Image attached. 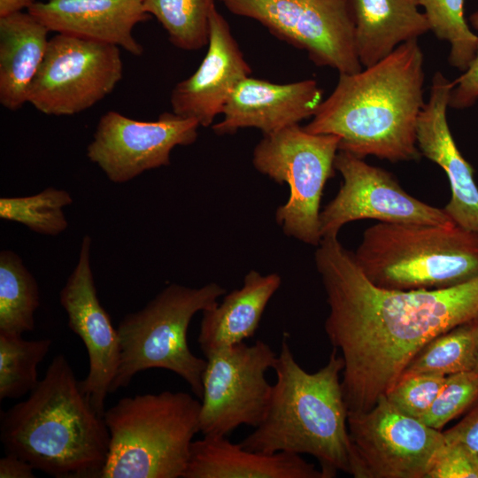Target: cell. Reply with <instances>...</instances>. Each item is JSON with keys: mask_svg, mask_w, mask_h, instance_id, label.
<instances>
[{"mask_svg": "<svg viewBox=\"0 0 478 478\" xmlns=\"http://www.w3.org/2000/svg\"><path fill=\"white\" fill-rule=\"evenodd\" d=\"M255 19L274 35L307 52L319 66L354 73L358 60L346 0H218Z\"/></svg>", "mask_w": 478, "mask_h": 478, "instance_id": "cell-12", "label": "cell"}, {"mask_svg": "<svg viewBox=\"0 0 478 478\" xmlns=\"http://www.w3.org/2000/svg\"><path fill=\"white\" fill-rule=\"evenodd\" d=\"M92 239L83 236L76 266L59 293L70 329L83 342L89 373L80 381L86 398L101 416L120 363V341L110 315L101 305L94 281L90 250Z\"/></svg>", "mask_w": 478, "mask_h": 478, "instance_id": "cell-15", "label": "cell"}, {"mask_svg": "<svg viewBox=\"0 0 478 478\" xmlns=\"http://www.w3.org/2000/svg\"><path fill=\"white\" fill-rule=\"evenodd\" d=\"M6 452L57 478H100L110 435L66 357L57 355L28 397L0 416Z\"/></svg>", "mask_w": 478, "mask_h": 478, "instance_id": "cell-3", "label": "cell"}, {"mask_svg": "<svg viewBox=\"0 0 478 478\" xmlns=\"http://www.w3.org/2000/svg\"><path fill=\"white\" fill-rule=\"evenodd\" d=\"M353 255L387 289H443L478 276V234L457 224L380 222L364 231Z\"/></svg>", "mask_w": 478, "mask_h": 478, "instance_id": "cell-6", "label": "cell"}, {"mask_svg": "<svg viewBox=\"0 0 478 478\" xmlns=\"http://www.w3.org/2000/svg\"><path fill=\"white\" fill-rule=\"evenodd\" d=\"M453 81L441 72L432 79L428 101L417 121V146L422 156L445 173L451 198L443 208L457 225L478 234V187L474 171L459 150L447 120Z\"/></svg>", "mask_w": 478, "mask_h": 478, "instance_id": "cell-17", "label": "cell"}, {"mask_svg": "<svg viewBox=\"0 0 478 478\" xmlns=\"http://www.w3.org/2000/svg\"><path fill=\"white\" fill-rule=\"evenodd\" d=\"M200 412L183 391L120 399L104 413L110 443L100 478H182Z\"/></svg>", "mask_w": 478, "mask_h": 478, "instance_id": "cell-5", "label": "cell"}, {"mask_svg": "<svg viewBox=\"0 0 478 478\" xmlns=\"http://www.w3.org/2000/svg\"><path fill=\"white\" fill-rule=\"evenodd\" d=\"M122 75L118 46L56 34L31 84L28 103L48 115L79 113L111 94Z\"/></svg>", "mask_w": 478, "mask_h": 478, "instance_id": "cell-9", "label": "cell"}, {"mask_svg": "<svg viewBox=\"0 0 478 478\" xmlns=\"http://www.w3.org/2000/svg\"><path fill=\"white\" fill-rule=\"evenodd\" d=\"M314 261L329 308L325 331L343 359L348 413L369 411L432 339L478 320V276L443 289L380 288L337 235L321 239Z\"/></svg>", "mask_w": 478, "mask_h": 478, "instance_id": "cell-1", "label": "cell"}, {"mask_svg": "<svg viewBox=\"0 0 478 478\" xmlns=\"http://www.w3.org/2000/svg\"><path fill=\"white\" fill-rule=\"evenodd\" d=\"M203 374L200 432L227 436L242 425L258 427L270 403L272 387L266 373L277 354L264 341L244 342L212 352Z\"/></svg>", "mask_w": 478, "mask_h": 478, "instance_id": "cell-11", "label": "cell"}, {"mask_svg": "<svg viewBox=\"0 0 478 478\" xmlns=\"http://www.w3.org/2000/svg\"><path fill=\"white\" fill-rule=\"evenodd\" d=\"M289 340L285 334L273 368L276 382L266 414L240 443L266 454L312 455L324 478L339 471L351 474L352 446L340 379L343 359L334 348L323 367L308 373L297 362Z\"/></svg>", "mask_w": 478, "mask_h": 478, "instance_id": "cell-4", "label": "cell"}, {"mask_svg": "<svg viewBox=\"0 0 478 478\" xmlns=\"http://www.w3.org/2000/svg\"><path fill=\"white\" fill-rule=\"evenodd\" d=\"M72 204L69 192L49 187L32 196L1 197L0 218L20 223L37 234L57 235L68 227L63 208Z\"/></svg>", "mask_w": 478, "mask_h": 478, "instance_id": "cell-28", "label": "cell"}, {"mask_svg": "<svg viewBox=\"0 0 478 478\" xmlns=\"http://www.w3.org/2000/svg\"><path fill=\"white\" fill-rule=\"evenodd\" d=\"M50 32L27 12L0 17V104L10 111L28 103Z\"/></svg>", "mask_w": 478, "mask_h": 478, "instance_id": "cell-23", "label": "cell"}, {"mask_svg": "<svg viewBox=\"0 0 478 478\" xmlns=\"http://www.w3.org/2000/svg\"><path fill=\"white\" fill-rule=\"evenodd\" d=\"M478 100V43L474 58L468 68L453 81L449 107L462 110Z\"/></svg>", "mask_w": 478, "mask_h": 478, "instance_id": "cell-33", "label": "cell"}, {"mask_svg": "<svg viewBox=\"0 0 478 478\" xmlns=\"http://www.w3.org/2000/svg\"><path fill=\"white\" fill-rule=\"evenodd\" d=\"M143 4L174 46L193 50L208 44L209 19L215 0H143Z\"/></svg>", "mask_w": 478, "mask_h": 478, "instance_id": "cell-27", "label": "cell"}, {"mask_svg": "<svg viewBox=\"0 0 478 478\" xmlns=\"http://www.w3.org/2000/svg\"><path fill=\"white\" fill-rule=\"evenodd\" d=\"M477 357L478 320L432 339L411 360L402 375L430 374L447 376L474 371Z\"/></svg>", "mask_w": 478, "mask_h": 478, "instance_id": "cell-25", "label": "cell"}, {"mask_svg": "<svg viewBox=\"0 0 478 478\" xmlns=\"http://www.w3.org/2000/svg\"><path fill=\"white\" fill-rule=\"evenodd\" d=\"M445 381L446 376L430 374L402 375L385 396L400 412L420 420L433 405Z\"/></svg>", "mask_w": 478, "mask_h": 478, "instance_id": "cell-31", "label": "cell"}, {"mask_svg": "<svg viewBox=\"0 0 478 478\" xmlns=\"http://www.w3.org/2000/svg\"><path fill=\"white\" fill-rule=\"evenodd\" d=\"M27 11L50 32L143 54L133 35L135 27L150 18L143 0H47L35 2Z\"/></svg>", "mask_w": 478, "mask_h": 478, "instance_id": "cell-19", "label": "cell"}, {"mask_svg": "<svg viewBox=\"0 0 478 478\" xmlns=\"http://www.w3.org/2000/svg\"><path fill=\"white\" fill-rule=\"evenodd\" d=\"M424 82L423 52L417 39L408 41L371 66L339 73L333 92L304 128L337 136L339 150L362 158L418 160Z\"/></svg>", "mask_w": 478, "mask_h": 478, "instance_id": "cell-2", "label": "cell"}, {"mask_svg": "<svg viewBox=\"0 0 478 478\" xmlns=\"http://www.w3.org/2000/svg\"><path fill=\"white\" fill-rule=\"evenodd\" d=\"M426 478H478V463L460 445L444 439Z\"/></svg>", "mask_w": 478, "mask_h": 478, "instance_id": "cell-32", "label": "cell"}, {"mask_svg": "<svg viewBox=\"0 0 478 478\" xmlns=\"http://www.w3.org/2000/svg\"><path fill=\"white\" fill-rule=\"evenodd\" d=\"M281 284L278 274L251 270L243 286L226 295L221 303L203 311L198 343L204 355L243 343L252 337L264 311Z\"/></svg>", "mask_w": 478, "mask_h": 478, "instance_id": "cell-22", "label": "cell"}, {"mask_svg": "<svg viewBox=\"0 0 478 478\" xmlns=\"http://www.w3.org/2000/svg\"><path fill=\"white\" fill-rule=\"evenodd\" d=\"M474 372H475V373H477V374H478V357H477V360H476V364H475V366H474Z\"/></svg>", "mask_w": 478, "mask_h": 478, "instance_id": "cell-38", "label": "cell"}, {"mask_svg": "<svg viewBox=\"0 0 478 478\" xmlns=\"http://www.w3.org/2000/svg\"><path fill=\"white\" fill-rule=\"evenodd\" d=\"M34 466L20 457L6 452L0 459V478H34Z\"/></svg>", "mask_w": 478, "mask_h": 478, "instance_id": "cell-35", "label": "cell"}, {"mask_svg": "<svg viewBox=\"0 0 478 478\" xmlns=\"http://www.w3.org/2000/svg\"><path fill=\"white\" fill-rule=\"evenodd\" d=\"M199 123L173 112L156 120L130 119L116 111L101 116L87 157L113 183H125L143 172L168 166L176 146L196 142Z\"/></svg>", "mask_w": 478, "mask_h": 478, "instance_id": "cell-14", "label": "cell"}, {"mask_svg": "<svg viewBox=\"0 0 478 478\" xmlns=\"http://www.w3.org/2000/svg\"><path fill=\"white\" fill-rule=\"evenodd\" d=\"M35 3V0H0V17L27 11Z\"/></svg>", "mask_w": 478, "mask_h": 478, "instance_id": "cell-36", "label": "cell"}, {"mask_svg": "<svg viewBox=\"0 0 478 478\" xmlns=\"http://www.w3.org/2000/svg\"><path fill=\"white\" fill-rule=\"evenodd\" d=\"M335 168L343 177L335 197L320 213L321 237L337 235L351 221L456 224L443 209L432 206L408 194L389 172L366 163L364 158L339 150Z\"/></svg>", "mask_w": 478, "mask_h": 478, "instance_id": "cell-13", "label": "cell"}, {"mask_svg": "<svg viewBox=\"0 0 478 478\" xmlns=\"http://www.w3.org/2000/svg\"><path fill=\"white\" fill-rule=\"evenodd\" d=\"M182 478H324L301 455L261 453L230 442L227 436L194 440Z\"/></svg>", "mask_w": 478, "mask_h": 478, "instance_id": "cell-20", "label": "cell"}, {"mask_svg": "<svg viewBox=\"0 0 478 478\" xmlns=\"http://www.w3.org/2000/svg\"><path fill=\"white\" fill-rule=\"evenodd\" d=\"M322 101V89L314 80L276 84L249 76L233 90L223 119L212 129L227 135L255 127L272 134L312 117Z\"/></svg>", "mask_w": 478, "mask_h": 478, "instance_id": "cell-18", "label": "cell"}, {"mask_svg": "<svg viewBox=\"0 0 478 478\" xmlns=\"http://www.w3.org/2000/svg\"><path fill=\"white\" fill-rule=\"evenodd\" d=\"M429 22L430 31L450 43V65L465 72L474 58L478 35L464 18V0H419Z\"/></svg>", "mask_w": 478, "mask_h": 478, "instance_id": "cell-29", "label": "cell"}, {"mask_svg": "<svg viewBox=\"0 0 478 478\" xmlns=\"http://www.w3.org/2000/svg\"><path fill=\"white\" fill-rule=\"evenodd\" d=\"M443 433L445 441L460 445L478 463V405L458 424Z\"/></svg>", "mask_w": 478, "mask_h": 478, "instance_id": "cell-34", "label": "cell"}, {"mask_svg": "<svg viewBox=\"0 0 478 478\" xmlns=\"http://www.w3.org/2000/svg\"><path fill=\"white\" fill-rule=\"evenodd\" d=\"M338 151L337 136L312 134L298 124L264 135L254 148V167L289 186V199L275 213L285 235L306 244H320V199L326 182L334 175Z\"/></svg>", "mask_w": 478, "mask_h": 478, "instance_id": "cell-8", "label": "cell"}, {"mask_svg": "<svg viewBox=\"0 0 478 478\" xmlns=\"http://www.w3.org/2000/svg\"><path fill=\"white\" fill-rule=\"evenodd\" d=\"M477 401V373L469 371L447 375L439 395L420 420L440 430Z\"/></svg>", "mask_w": 478, "mask_h": 478, "instance_id": "cell-30", "label": "cell"}, {"mask_svg": "<svg viewBox=\"0 0 478 478\" xmlns=\"http://www.w3.org/2000/svg\"><path fill=\"white\" fill-rule=\"evenodd\" d=\"M208 49L197 71L172 90V112L209 127L222 110L235 87L251 70L235 40L227 21L212 9Z\"/></svg>", "mask_w": 478, "mask_h": 478, "instance_id": "cell-16", "label": "cell"}, {"mask_svg": "<svg viewBox=\"0 0 478 478\" xmlns=\"http://www.w3.org/2000/svg\"><path fill=\"white\" fill-rule=\"evenodd\" d=\"M40 290L34 275L12 251L0 252V332L22 335L35 328Z\"/></svg>", "mask_w": 478, "mask_h": 478, "instance_id": "cell-24", "label": "cell"}, {"mask_svg": "<svg viewBox=\"0 0 478 478\" xmlns=\"http://www.w3.org/2000/svg\"><path fill=\"white\" fill-rule=\"evenodd\" d=\"M355 478H426L443 433L396 408L385 395L367 412L348 413Z\"/></svg>", "mask_w": 478, "mask_h": 478, "instance_id": "cell-10", "label": "cell"}, {"mask_svg": "<svg viewBox=\"0 0 478 478\" xmlns=\"http://www.w3.org/2000/svg\"><path fill=\"white\" fill-rule=\"evenodd\" d=\"M225 293L216 282L200 288L172 283L143 308L127 314L117 328L120 363L110 393L127 387L141 371L162 368L181 377L201 398L206 358L190 351L188 329L197 312L214 306Z\"/></svg>", "mask_w": 478, "mask_h": 478, "instance_id": "cell-7", "label": "cell"}, {"mask_svg": "<svg viewBox=\"0 0 478 478\" xmlns=\"http://www.w3.org/2000/svg\"><path fill=\"white\" fill-rule=\"evenodd\" d=\"M469 20L472 27L478 34V11L470 15Z\"/></svg>", "mask_w": 478, "mask_h": 478, "instance_id": "cell-37", "label": "cell"}, {"mask_svg": "<svg viewBox=\"0 0 478 478\" xmlns=\"http://www.w3.org/2000/svg\"><path fill=\"white\" fill-rule=\"evenodd\" d=\"M49 338L26 340L21 335L0 332V399H15L38 384L37 366L47 356Z\"/></svg>", "mask_w": 478, "mask_h": 478, "instance_id": "cell-26", "label": "cell"}, {"mask_svg": "<svg viewBox=\"0 0 478 478\" xmlns=\"http://www.w3.org/2000/svg\"><path fill=\"white\" fill-rule=\"evenodd\" d=\"M362 67L371 66L399 45L430 31L419 0H346Z\"/></svg>", "mask_w": 478, "mask_h": 478, "instance_id": "cell-21", "label": "cell"}]
</instances>
